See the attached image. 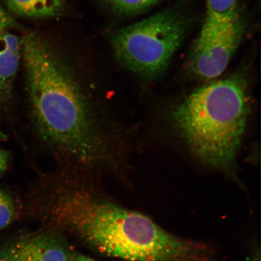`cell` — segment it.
Segmentation results:
<instances>
[{
  "label": "cell",
  "mask_w": 261,
  "mask_h": 261,
  "mask_svg": "<svg viewBox=\"0 0 261 261\" xmlns=\"http://www.w3.org/2000/svg\"><path fill=\"white\" fill-rule=\"evenodd\" d=\"M21 58L39 139L71 168H113L121 145L116 126L97 114L63 59L34 33L21 39Z\"/></svg>",
  "instance_id": "6da1fadb"
},
{
  "label": "cell",
  "mask_w": 261,
  "mask_h": 261,
  "mask_svg": "<svg viewBox=\"0 0 261 261\" xmlns=\"http://www.w3.org/2000/svg\"><path fill=\"white\" fill-rule=\"evenodd\" d=\"M32 201L54 223L108 256L126 261H178L180 256V238L117 204L87 173L66 169L44 176Z\"/></svg>",
  "instance_id": "7a4b0ae2"
},
{
  "label": "cell",
  "mask_w": 261,
  "mask_h": 261,
  "mask_svg": "<svg viewBox=\"0 0 261 261\" xmlns=\"http://www.w3.org/2000/svg\"><path fill=\"white\" fill-rule=\"evenodd\" d=\"M249 112L246 84L231 77L194 91L174 108L171 119L195 154L227 171L236 161Z\"/></svg>",
  "instance_id": "3957f363"
},
{
  "label": "cell",
  "mask_w": 261,
  "mask_h": 261,
  "mask_svg": "<svg viewBox=\"0 0 261 261\" xmlns=\"http://www.w3.org/2000/svg\"><path fill=\"white\" fill-rule=\"evenodd\" d=\"M185 18L164 11L120 29L112 44L117 61L139 76L151 79L163 72L187 34Z\"/></svg>",
  "instance_id": "277c9868"
},
{
  "label": "cell",
  "mask_w": 261,
  "mask_h": 261,
  "mask_svg": "<svg viewBox=\"0 0 261 261\" xmlns=\"http://www.w3.org/2000/svg\"><path fill=\"white\" fill-rule=\"evenodd\" d=\"M244 31L238 14L210 37L196 42L191 61V70L196 76L204 80L219 77L236 51Z\"/></svg>",
  "instance_id": "5b68a950"
},
{
  "label": "cell",
  "mask_w": 261,
  "mask_h": 261,
  "mask_svg": "<svg viewBox=\"0 0 261 261\" xmlns=\"http://www.w3.org/2000/svg\"><path fill=\"white\" fill-rule=\"evenodd\" d=\"M21 58V39L9 31L0 33V107L11 99Z\"/></svg>",
  "instance_id": "8992f818"
},
{
  "label": "cell",
  "mask_w": 261,
  "mask_h": 261,
  "mask_svg": "<svg viewBox=\"0 0 261 261\" xmlns=\"http://www.w3.org/2000/svg\"><path fill=\"white\" fill-rule=\"evenodd\" d=\"M9 247L24 261H70L63 247L51 237L25 238Z\"/></svg>",
  "instance_id": "52a82bcc"
},
{
  "label": "cell",
  "mask_w": 261,
  "mask_h": 261,
  "mask_svg": "<svg viewBox=\"0 0 261 261\" xmlns=\"http://www.w3.org/2000/svg\"><path fill=\"white\" fill-rule=\"evenodd\" d=\"M207 14L198 38H203L226 25L238 14V0H206Z\"/></svg>",
  "instance_id": "ba28073f"
},
{
  "label": "cell",
  "mask_w": 261,
  "mask_h": 261,
  "mask_svg": "<svg viewBox=\"0 0 261 261\" xmlns=\"http://www.w3.org/2000/svg\"><path fill=\"white\" fill-rule=\"evenodd\" d=\"M9 11L21 17L43 18L57 15L61 0H5Z\"/></svg>",
  "instance_id": "9c48e42d"
},
{
  "label": "cell",
  "mask_w": 261,
  "mask_h": 261,
  "mask_svg": "<svg viewBox=\"0 0 261 261\" xmlns=\"http://www.w3.org/2000/svg\"><path fill=\"white\" fill-rule=\"evenodd\" d=\"M16 206L14 198L8 192L0 188V230L14 221Z\"/></svg>",
  "instance_id": "30bf717a"
},
{
  "label": "cell",
  "mask_w": 261,
  "mask_h": 261,
  "mask_svg": "<svg viewBox=\"0 0 261 261\" xmlns=\"http://www.w3.org/2000/svg\"><path fill=\"white\" fill-rule=\"evenodd\" d=\"M158 0H107L117 11L134 13L142 11L155 4Z\"/></svg>",
  "instance_id": "8fae6325"
},
{
  "label": "cell",
  "mask_w": 261,
  "mask_h": 261,
  "mask_svg": "<svg viewBox=\"0 0 261 261\" xmlns=\"http://www.w3.org/2000/svg\"><path fill=\"white\" fill-rule=\"evenodd\" d=\"M12 29H20V25L0 6V33Z\"/></svg>",
  "instance_id": "7c38bea8"
},
{
  "label": "cell",
  "mask_w": 261,
  "mask_h": 261,
  "mask_svg": "<svg viewBox=\"0 0 261 261\" xmlns=\"http://www.w3.org/2000/svg\"><path fill=\"white\" fill-rule=\"evenodd\" d=\"M9 153L0 147V174L8 169L9 163Z\"/></svg>",
  "instance_id": "4fadbf2b"
},
{
  "label": "cell",
  "mask_w": 261,
  "mask_h": 261,
  "mask_svg": "<svg viewBox=\"0 0 261 261\" xmlns=\"http://www.w3.org/2000/svg\"><path fill=\"white\" fill-rule=\"evenodd\" d=\"M0 256L6 257L9 261H24L19 257L11 248L8 247L0 253Z\"/></svg>",
  "instance_id": "5bb4252c"
},
{
  "label": "cell",
  "mask_w": 261,
  "mask_h": 261,
  "mask_svg": "<svg viewBox=\"0 0 261 261\" xmlns=\"http://www.w3.org/2000/svg\"><path fill=\"white\" fill-rule=\"evenodd\" d=\"M70 261H98L92 258H90L89 257H87L84 255H81V254H77L71 257Z\"/></svg>",
  "instance_id": "9a60e30c"
},
{
  "label": "cell",
  "mask_w": 261,
  "mask_h": 261,
  "mask_svg": "<svg viewBox=\"0 0 261 261\" xmlns=\"http://www.w3.org/2000/svg\"><path fill=\"white\" fill-rule=\"evenodd\" d=\"M6 139H7V136H6L5 133L0 128V142L5 141Z\"/></svg>",
  "instance_id": "2e32d148"
},
{
  "label": "cell",
  "mask_w": 261,
  "mask_h": 261,
  "mask_svg": "<svg viewBox=\"0 0 261 261\" xmlns=\"http://www.w3.org/2000/svg\"><path fill=\"white\" fill-rule=\"evenodd\" d=\"M0 261H9L8 259H6V257H3L2 256H0Z\"/></svg>",
  "instance_id": "e0dca14e"
},
{
  "label": "cell",
  "mask_w": 261,
  "mask_h": 261,
  "mask_svg": "<svg viewBox=\"0 0 261 261\" xmlns=\"http://www.w3.org/2000/svg\"><path fill=\"white\" fill-rule=\"evenodd\" d=\"M254 261H260V260L259 257H256L255 260H254Z\"/></svg>",
  "instance_id": "ac0fdd59"
}]
</instances>
